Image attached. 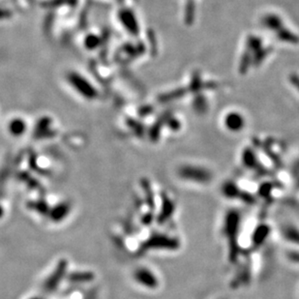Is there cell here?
<instances>
[{
	"label": "cell",
	"mask_w": 299,
	"mask_h": 299,
	"mask_svg": "<svg viewBox=\"0 0 299 299\" xmlns=\"http://www.w3.org/2000/svg\"><path fill=\"white\" fill-rule=\"evenodd\" d=\"M67 269H68L67 261L65 260L60 261L54 272H52V274L48 277V279L45 281L43 285V288L47 293L55 292L59 288L60 283L63 281V279L66 276Z\"/></svg>",
	"instance_id": "obj_1"
},
{
	"label": "cell",
	"mask_w": 299,
	"mask_h": 299,
	"mask_svg": "<svg viewBox=\"0 0 299 299\" xmlns=\"http://www.w3.org/2000/svg\"><path fill=\"white\" fill-rule=\"evenodd\" d=\"M69 82L75 90L88 99L94 98L97 95V92H96L95 89L90 85L86 79L82 78L79 74H76V73L71 74L69 76Z\"/></svg>",
	"instance_id": "obj_2"
},
{
	"label": "cell",
	"mask_w": 299,
	"mask_h": 299,
	"mask_svg": "<svg viewBox=\"0 0 299 299\" xmlns=\"http://www.w3.org/2000/svg\"><path fill=\"white\" fill-rule=\"evenodd\" d=\"M70 211H71V205L67 202H62L55 206L53 209H51L48 216L53 222L59 223L63 221L69 215Z\"/></svg>",
	"instance_id": "obj_3"
},
{
	"label": "cell",
	"mask_w": 299,
	"mask_h": 299,
	"mask_svg": "<svg viewBox=\"0 0 299 299\" xmlns=\"http://www.w3.org/2000/svg\"><path fill=\"white\" fill-rule=\"evenodd\" d=\"M135 279L145 287L154 288L156 285V279L154 278V275H152L150 270L147 269H139L137 270L135 272Z\"/></svg>",
	"instance_id": "obj_4"
},
{
	"label": "cell",
	"mask_w": 299,
	"mask_h": 299,
	"mask_svg": "<svg viewBox=\"0 0 299 299\" xmlns=\"http://www.w3.org/2000/svg\"><path fill=\"white\" fill-rule=\"evenodd\" d=\"M95 276L90 271H75L67 275V279L73 284H86L94 280Z\"/></svg>",
	"instance_id": "obj_5"
},
{
	"label": "cell",
	"mask_w": 299,
	"mask_h": 299,
	"mask_svg": "<svg viewBox=\"0 0 299 299\" xmlns=\"http://www.w3.org/2000/svg\"><path fill=\"white\" fill-rule=\"evenodd\" d=\"M26 131H27V124L25 120L15 119L9 124V132L11 133V135L15 137L23 136L26 133Z\"/></svg>",
	"instance_id": "obj_6"
},
{
	"label": "cell",
	"mask_w": 299,
	"mask_h": 299,
	"mask_svg": "<svg viewBox=\"0 0 299 299\" xmlns=\"http://www.w3.org/2000/svg\"><path fill=\"white\" fill-rule=\"evenodd\" d=\"M30 209L37 211L38 213H41V214H49L50 212V208L48 206V204L46 202H41V201H36L34 203H31L30 205Z\"/></svg>",
	"instance_id": "obj_7"
},
{
	"label": "cell",
	"mask_w": 299,
	"mask_h": 299,
	"mask_svg": "<svg viewBox=\"0 0 299 299\" xmlns=\"http://www.w3.org/2000/svg\"><path fill=\"white\" fill-rule=\"evenodd\" d=\"M3 215H4V209H3V208L0 206V218H2Z\"/></svg>",
	"instance_id": "obj_8"
},
{
	"label": "cell",
	"mask_w": 299,
	"mask_h": 299,
	"mask_svg": "<svg viewBox=\"0 0 299 299\" xmlns=\"http://www.w3.org/2000/svg\"><path fill=\"white\" fill-rule=\"evenodd\" d=\"M41 299V298H37V297H36V298H32V299Z\"/></svg>",
	"instance_id": "obj_9"
}]
</instances>
